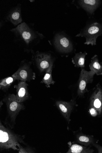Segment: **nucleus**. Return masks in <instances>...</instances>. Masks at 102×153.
Listing matches in <instances>:
<instances>
[{"instance_id": "obj_1", "label": "nucleus", "mask_w": 102, "mask_h": 153, "mask_svg": "<svg viewBox=\"0 0 102 153\" xmlns=\"http://www.w3.org/2000/svg\"><path fill=\"white\" fill-rule=\"evenodd\" d=\"M25 136L14 133L0 122V150L12 149L18 151L22 144H25Z\"/></svg>"}, {"instance_id": "obj_2", "label": "nucleus", "mask_w": 102, "mask_h": 153, "mask_svg": "<svg viewBox=\"0 0 102 153\" xmlns=\"http://www.w3.org/2000/svg\"><path fill=\"white\" fill-rule=\"evenodd\" d=\"M10 31L13 34L16 40L21 41L27 46L39 42L45 37L42 34L34 30L25 22L12 29Z\"/></svg>"}, {"instance_id": "obj_3", "label": "nucleus", "mask_w": 102, "mask_h": 153, "mask_svg": "<svg viewBox=\"0 0 102 153\" xmlns=\"http://www.w3.org/2000/svg\"><path fill=\"white\" fill-rule=\"evenodd\" d=\"M3 101L6 104L7 110V123L11 128L16 124V120L20 111L25 109V107L22 103L18 101L16 95L9 94L5 96Z\"/></svg>"}, {"instance_id": "obj_4", "label": "nucleus", "mask_w": 102, "mask_h": 153, "mask_svg": "<svg viewBox=\"0 0 102 153\" xmlns=\"http://www.w3.org/2000/svg\"><path fill=\"white\" fill-rule=\"evenodd\" d=\"M102 35V25L98 23L95 22L87 26L76 36L85 37L86 41L84 44L93 46L96 45V40L98 37Z\"/></svg>"}, {"instance_id": "obj_5", "label": "nucleus", "mask_w": 102, "mask_h": 153, "mask_svg": "<svg viewBox=\"0 0 102 153\" xmlns=\"http://www.w3.org/2000/svg\"><path fill=\"white\" fill-rule=\"evenodd\" d=\"M30 62L23 61L17 71L12 76L16 80L23 81H30L34 79L36 74L31 67Z\"/></svg>"}, {"instance_id": "obj_6", "label": "nucleus", "mask_w": 102, "mask_h": 153, "mask_svg": "<svg viewBox=\"0 0 102 153\" xmlns=\"http://www.w3.org/2000/svg\"><path fill=\"white\" fill-rule=\"evenodd\" d=\"M36 65L41 72H46L54 60L51 54L46 53L36 52L33 57Z\"/></svg>"}, {"instance_id": "obj_7", "label": "nucleus", "mask_w": 102, "mask_h": 153, "mask_svg": "<svg viewBox=\"0 0 102 153\" xmlns=\"http://www.w3.org/2000/svg\"><path fill=\"white\" fill-rule=\"evenodd\" d=\"M54 44L56 49L62 53H68L73 50L71 40L63 33H57L55 35L54 39Z\"/></svg>"}, {"instance_id": "obj_8", "label": "nucleus", "mask_w": 102, "mask_h": 153, "mask_svg": "<svg viewBox=\"0 0 102 153\" xmlns=\"http://www.w3.org/2000/svg\"><path fill=\"white\" fill-rule=\"evenodd\" d=\"M95 73L93 71H87L83 68H82L79 81L78 88L77 91L78 96H83L86 92L88 91L86 88L87 85L89 83H91L93 80L94 75Z\"/></svg>"}, {"instance_id": "obj_9", "label": "nucleus", "mask_w": 102, "mask_h": 153, "mask_svg": "<svg viewBox=\"0 0 102 153\" xmlns=\"http://www.w3.org/2000/svg\"><path fill=\"white\" fill-rule=\"evenodd\" d=\"M91 107H93L97 110L98 115L102 112V87L99 84L96 87L90 99Z\"/></svg>"}, {"instance_id": "obj_10", "label": "nucleus", "mask_w": 102, "mask_h": 153, "mask_svg": "<svg viewBox=\"0 0 102 153\" xmlns=\"http://www.w3.org/2000/svg\"><path fill=\"white\" fill-rule=\"evenodd\" d=\"M75 104L74 100L70 102L57 101L56 105L60 113L68 123L71 121L70 116L73 109Z\"/></svg>"}, {"instance_id": "obj_11", "label": "nucleus", "mask_w": 102, "mask_h": 153, "mask_svg": "<svg viewBox=\"0 0 102 153\" xmlns=\"http://www.w3.org/2000/svg\"><path fill=\"white\" fill-rule=\"evenodd\" d=\"M21 7V4H18L11 9L6 16L5 21L10 22L14 26H17L22 23Z\"/></svg>"}, {"instance_id": "obj_12", "label": "nucleus", "mask_w": 102, "mask_h": 153, "mask_svg": "<svg viewBox=\"0 0 102 153\" xmlns=\"http://www.w3.org/2000/svg\"><path fill=\"white\" fill-rule=\"evenodd\" d=\"M28 85L25 81H20L17 85L14 86L16 89V98L18 102L22 103L28 100L29 98L28 86Z\"/></svg>"}, {"instance_id": "obj_13", "label": "nucleus", "mask_w": 102, "mask_h": 153, "mask_svg": "<svg viewBox=\"0 0 102 153\" xmlns=\"http://www.w3.org/2000/svg\"><path fill=\"white\" fill-rule=\"evenodd\" d=\"M100 1L97 0H82L79 1L80 5L86 11L92 14L98 7Z\"/></svg>"}, {"instance_id": "obj_14", "label": "nucleus", "mask_w": 102, "mask_h": 153, "mask_svg": "<svg viewBox=\"0 0 102 153\" xmlns=\"http://www.w3.org/2000/svg\"><path fill=\"white\" fill-rule=\"evenodd\" d=\"M69 149L67 153H92L94 150L90 147H87L78 144H68Z\"/></svg>"}, {"instance_id": "obj_15", "label": "nucleus", "mask_w": 102, "mask_h": 153, "mask_svg": "<svg viewBox=\"0 0 102 153\" xmlns=\"http://www.w3.org/2000/svg\"><path fill=\"white\" fill-rule=\"evenodd\" d=\"M89 67L91 71H94L97 75H102V65L99 63L97 55L92 58Z\"/></svg>"}, {"instance_id": "obj_16", "label": "nucleus", "mask_w": 102, "mask_h": 153, "mask_svg": "<svg viewBox=\"0 0 102 153\" xmlns=\"http://www.w3.org/2000/svg\"><path fill=\"white\" fill-rule=\"evenodd\" d=\"M87 54L86 52H80L76 54L72 59V62L75 67L81 68L85 67V58Z\"/></svg>"}, {"instance_id": "obj_17", "label": "nucleus", "mask_w": 102, "mask_h": 153, "mask_svg": "<svg viewBox=\"0 0 102 153\" xmlns=\"http://www.w3.org/2000/svg\"><path fill=\"white\" fill-rule=\"evenodd\" d=\"M53 64H52L47 69L45 74L43 78L41 83L45 84L46 87L49 88L50 85L54 84L55 82L53 79L52 73Z\"/></svg>"}, {"instance_id": "obj_18", "label": "nucleus", "mask_w": 102, "mask_h": 153, "mask_svg": "<svg viewBox=\"0 0 102 153\" xmlns=\"http://www.w3.org/2000/svg\"><path fill=\"white\" fill-rule=\"evenodd\" d=\"M76 139L78 143L86 146L92 145L94 143V139L92 136L80 134L77 135Z\"/></svg>"}, {"instance_id": "obj_19", "label": "nucleus", "mask_w": 102, "mask_h": 153, "mask_svg": "<svg viewBox=\"0 0 102 153\" xmlns=\"http://www.w3.org/2000/svg\"><path fill=\"white\" fill-rule=\"evenodd\" d=\"M16 80V79L12 76L2 79L0 81V89L4 92L7 91Z\"/></svg>"}, {"instance_id": "obj_20", "label": "nucleus", "mask_w": 102, "mask_h": 153, "mask_svg": "<svg viewBox=\"0 0 102 153\" xmlns=\"http://www.w3.org/2000/svg\"><path fill=\"white\" fill-rule=\"evenodd\" d=\"M19 153H34V150L30 147H24L21 146L18 151Z\"/></svg>"}, {"instance_id": "obj_21", "label": "nucleus", "mask_w": 102, "mask_h": 153, "mask_svg": "<svg viewBox=\"0 0 102 153\" xmlns=\"http://www.w3.org/2000/svg\"><path fill=\"white\" fill-rule=\"evenodd\" d=\"M89 112L91 115L93 117H95L98 115L97 110L93 107H91L89 110Z\"/></svg>"}, {"instance_id": "obj_22", "label": "nucleus", "mask_w": 102, "mask_h": 153, "mask_svg": "<svg viewBox=\"0 0 102 153\" xmlns=\"http://www.w3.org/2000/svg\"><path fill=\"white\" fill-rule=\"evenodd\" d=\"M92 145L98 150V153H102V147L99 145L93 143Z\"/></svg>"}, {"instance_id": "obj_23", "label": "nucleus", "mask_w": 102, "mask_h": 153, "mask_svg": "<svg viewBox=\"0 0 102 153\" xmlns=\"http://www.w3.org/2000/svg\"><path fill=\"white\" fill-rule=\"evenodd\" d=\"M4 23V22L3 21H2V23L1 22V23H0V28H1V27L3 25V24Z\"/></svg>"}, {"instance_id": "obj_24", "label": "nucleus", "mask_w": 102, "mask_h": 153, "mask_svg": "<svg viewBox=\"0 0 102 153\" xmlns=\"http://www.w3.org/2000/svg\"><path fill=\"white\" fill-rule=\"evenodd\" d=\"M3 101H1V102H0V103H1V104H0V107H1H1L3 105Z\"/></svg>"}, {"instance_id": "obj_25", "label": "nucleus", "mask_w": 102, "mask_h": 153, "mask_svg": "<svg viewBox=\"0 0 102 153\" xmlns=\"http://www.w3.org/2000/svg\"><path fill=\"white\" fill-rule=\"evenodd\" d=\"M101 65H102V62H101Z\"/></svg>"}]
</instances>
